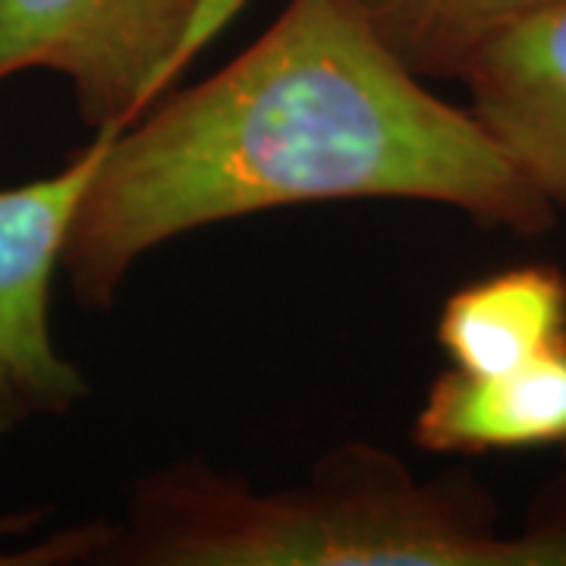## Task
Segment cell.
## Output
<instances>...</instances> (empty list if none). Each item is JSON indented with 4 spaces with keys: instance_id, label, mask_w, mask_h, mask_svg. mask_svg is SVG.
I'll use <instances>...</instances> for the list:
<instances>
[{
    "instance_id": "obj_1",
    "label": "cell",
    "mask_w": 566,
    "mask_h": 566,
    "mask_svg": "<svg viewBox=\"0 0 566 566\" xmlns=\"http://www.w3.org/2000/svg\"><path fill=\"white\" fill-rule=\"evenodd\" d=\"M349 199L447 205L516 237L557 218L475 114L428 92L356 0H286L240 57L111 139L61 268L85 308H107L139 259L189 230Z\"/></svg>"
},
{
    "instance_id": "obj_2",
    "label": "cell",
    "mask_w": 566,
    "mask_h": 566,
    "mask_svg": "<svg viewBox=\"0 0 566 566\" xmlns=\"http://www.w3.org/2000/svg\"><path fill=\"white\" fill-rule=\"evenodd\" d=\"M102 564L566 566V504L504 535L469 475L416 479L381 447H337L281 491L180 460L136 485Z\"/></svg>"
},
{
    "instance_id": "obj_3",
    "label": "cell",
    "mask_w": 566,
    "mask_h": 566,
    "mask_svg": "<svg viewBox=\"0 0 566 566\" xmlns=\"http://www.w3.org/2000/svg\"><path fill=\"white\" fill-rule=\"evenodd\" d=\"M249 0H0V82L48 70L95 133L148 114Z\"/></svg>"
},
{
    "instance_id": "obj_4",
    "label": "cell",
    "mask_w": 566,
    "mask_h": 566,
    "mask_svg": "<svg viewBox=\"0 0 566 566\" xmlns=\"http://www.w3.org/2000/svg\"><path fill=\"white\" fill-rule=\"evenodd\" d=\"M114 136L95 133L57 174L0 189V441L88 397L85 375L51 334V283L82 192Z\"/></svg>"
},
{
    "instance_id": "obj_5",
    "label": "cell",
    "mask_w": 566,
    "mask_h": 566,
    "mask_svg": "<svg viewBox=\"0 0 566 566\" xmlns=\"http://www.w3.org/2000/svg\"><path fill=\"white\" fill-rule=\"evenodd\" d=\"M463 82L488 136L547 202L566 205V0L501 32Z\"/></svg>"
},
{
    "instance_id": "obj_6",
    "label": "cell",
    "mask_w": 566,
    "mask_h": 566,
    "mask_svg": "<svg viewBox=\"0 0 566 566\" xmlns=\"http://www.w3.org/2000/svg\"><path fill=\"white\" fill-rule=\"evenodd\" d=\"M412 441L463 457L566 447V340L501 375L450 365L424 394Z\"/></svg>"
},
{
    "instance_id": "obj_7",
    "label": "cell",
    "mask_w": 566,
    "mask_h": 566,
    "mask_svg": "<svg viewBox=\"0 0 566 566\" xmlns=\"http://www.w3.org/2000/svg\"><path fill=\"white\" fill-rule=\"evenodd\" d=\"M566 340V274L554 264H520L447 296L438 344L453 368L501 375Z\"/></svg>"
},
{
    "instance_id": "obj_8",
    "label": "cell",
    "mask_w": 566,
    "mask_h": 566,
    "mask_svg": "<svg viewBox=\"0 0 566 566\" xmlns=\"http://www.w3.org/2000/svg\"><path fill=\"white\" fill-rule=\"evenodd\" d=\"M375 35L422 80H460L510 25L554 0H356Z\"/></svg>"
},
{
    "instance_id": "obj_9",
    "label": "cell",
    "mask_w": 566,
    "mask_h": 566,
    "mask_svg": "<svg viewBox=\"0 0 566 566\" xmlns=\"http://www.w3.org/2000/svg\"><path fill=\"white\" fill-rule=\"evenodd\" d=\"M41 513L25 516H7L0 520V535L25 532L39 520ZM111 538V523H88L80 528H66L39 545L17 551V554H0V566H61V564H85V560H102L104 547Z\"/></svg>"
}]
</instances>
